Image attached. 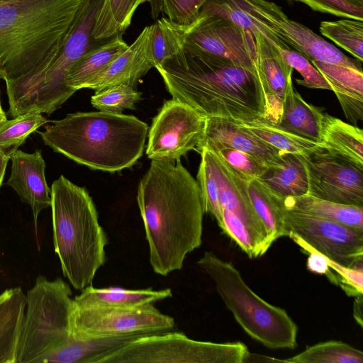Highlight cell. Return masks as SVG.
<instances>
[{
  "mask_svg": "<svg viewBox=\"0 0 363 363\" xmlns=\"http://www.w3.org/2000/svg\"><path fill=\"white\" fill-rule=\"evenodd\" d=\"M188 26L173 23L167 18L150 25V50L155 67L183 48Z\"/></svg>",
  "mask_w": 363,
  "mask_h": 363,
  "instance_id": "cell-32",
  "label": "cell"
},
{
  "mask_svg": "<svg viewBox=\"0 0 363 363\" xmlns=\"http://www.w3.org/2000/svg\"><path fill=\"white\" fill-rule=\"evenodd\" d=\"M128 47L122 35H117L89 50L80 57L69 69L65 83L72 91L84 86L101 72Z\"/></svg>",
  "mask_w": 363,
  "mask_h": 363,
  "instance_id": "cell-25",
  "label": "cell"
},
{
  "mask_svg": "<svg viewBox=\"0 0 363 363\" xmlns=\"http://www.w3.org/2000/svg\"><path fill=\"white\" fill-rule=\"evenodd\" d=\"M69 286L61 278L38 276L26 296V311L18 343L16 363H43L49 354L72 337L70 318L73 299Z\"/></svg>",
  "mask_w": 363,
  "mask_h": 363,
  "instance_id": "cell-7",
  "label": "cell"
},
{
  "mask_svg": "<svg viewBox=\"0 0 363 363\" xmlns=\"http://www.w3.org/2000/svg\"><path fill=\"white\" fill-rule=\"evenodd\" d=\"M362 294L356 296L354 302V317L358 324L362 327Z\"/></svg>",
  "mask_w": 363,
  "mask_h": 363,
  "instance_id": "cell-44",
  "label": "cell"
},
{
  "mask_svg": "<svg viewBox=\"0 0 363 363\" xmlns=\"http://www.w3.org/2000/svg\"><path fill=\"white\" fill-rule=\"evenodd\" d=\"M10 157L0 152V187L2 184L6 166Z\"/></svg>",
  "mask_w": 363,
  "mask_h": 363,
  "instance_id": "cell-45",
  "label": "cell"
},
{
  "mask_svg": "<svg viewBox=\"0 0 363 363\" xmlns=\"http://www.w3.org/2000/svg\"><path fill=\"white\" fill-rule=\"evenodd\" d=\"M203 141L219 143L246 152L268 168L279 166L284 161V154L253 135L238 123L228 119L207 118L201 143Z\"/></svg>",
  "mask_w": 363,
  "mask_h": 363,
  "instance_id": "cell-19",
  "label": "cell"
},
{
  "mask_svg": "<svg viewBox=\"0 0 363 363\" xmlns=\"http://www.w3.org/2000/svg\"><path fill=\"white\" fill-rule=\"evenodd\" d=\"M240 1L247 13L259 26L267 28L309 61L362 69V62L349 57L308 27L290 19L274 2Z\"/></svg>",
  "mask_w": 363,
  "mask_h": 363,
  "instance_id": "cell-11",
  "label": "cell"
},
{
  "mask_svg": "<svg viewBox=\"0 0 363 363\" xmlns=\"http://www.w3.org/2000/svg\"><path fill=\"white\" fill-rule=\"evenodd\" d=\"M203 152L212 169L219 192L220 204L235 215L268 248L274 241L257 216L251 202L247 182L239 177L216 153L207 147Z\"/></svg>",
  "mask_w": 363,
  "mask_h": 363,
  "instance_id": "cell-15",
  "label": "cell"
},
{
  "mask_svg": "<svg viewBox=\"0 0 363 363\" xmlns=\"http://www.w3.org/2000/svg\"><path fill=\"white\" fill-rule=\"evenodd\" d=\"M273 45L279 50L286 63L302 77L301 79H296L298 84L310 89L332 91L324 77L304 55L286 44L281 46Z\"/></svg>",
  "mask_w": 363,
  "mask_h": 363,
  "instance_id": "cell-40",
  "label": "cell"
},
{
  "mask_svg": "<svg viewBox=\"0 0 363 363\" xmlns=\"http://www.w3.org/2000/svg\"><path fill=\"white\" fill-rule=\"evenodd\" d=\"M284 223L287 237H298L316 251L344 266L363 265L362 229L284 208Z\"/></svg>",
  "mask_w": 363,
  "mask_h": 363,
  "instance_id": "cell-12",
  "label": "cell"
},
{
  "mask_svg": "<svg viewBox=\"0 0 363 363\" xmlns=\"http://www.w3.org/2000/svg\"><path fill=\"white\" fill-rule=\"evenodd\" d=\"M207 118L189 104L166 101L148 130L146 155L150 160L174 161L201 144Z\"/></svg>",
  "mask_w": 363,
  "mask_h": 363,
  "instance_id": "cell-10",
  "label": "cell"
},
{
  "mask_svg": "<svg viewBox=\"0 0 363 363\" xmlns=\"http://www.w3.org/2000/svg\"><path fill=\"white\" fill-rule=\"evenodd\" d=\"M137 202L157 274L180 270L202 243L204 211L196 179L174 161L152 160L139 182Z\"/></svg>",
  "mask_w": 363,
  "mask_h": 363,
  "instance_id": "cell-1",
  "label": "cell"
},
{
  "mask_svg": "<svg viewBox=\"0 0 363 363\" xmlns=\"http://www.w3.org/2000/svg\"><path fill=\"white\" fill-rule=\"evenodd\" d=\"M256 46L257 69L266 96V114L263 119L277 124L283 102L292 88L291 67L279 50L259 31L253 33Z\"/></svg>",
  "mask_w": 363,
  "mask_h": 363,
  "instance_id": "cell-16",
  "label": "cell"
},
{
  "mask_svg": "<svg viewBox=\"0 0 363 363\" xmlns=\"http://www.w3.org/2000/svg\"><path fill=\"white\" fill-rule=\"evenodd\" d=\"M203 147L216 153L239 177L247 182L260 178L268 169L257 159L242 151L211 141L202 142L196 151L199 152Z\"/></svg>",
  "mask_w": 363,
  "mask_h": 363,
  "instance_id": "cell-36",
  "label": "cell"
},
{
  "mask_svg": "<svg viewBox=\"0 0 363 363\" xmlns=\"http://www.w3.org/2000/svg\"><path fill=\"white\" fill-rule=\"evenodd\" d=\"M138 336L110 337L89 340L72 338L64 346L46 357L43 363H94L98 357Z\"/></svg>",
  "mask_w": 363,
  "mask_h": 363,
  "instance_id": "cell-29",
  "label": "cell"
},
{
  "mask_svg": "<svg viewBox=\"0 0 363 363\" xmlns=\"http://www.w3.org/2000/svg\"><path fill=\"white\" fill-rule=\"evenodd\" d=\"M11 170L7 185L32 210L35 225L40 213L51 206V189L45 179V161L42 151L27 153L17 150L11 156Z\"/></svg>",
  "mask_w": 363,
  "mask_h": 363,
  "instance_id": "cell-17",
  "label": "cell"
},
{
  "mask_svg": "<svg viewBox=\"0 0 363 363\" xmlns=\"http://www.w3.org/2000/svg\"><path fill=\"white\" fill-rule=\"evenodd\" d=\"M141 96L142 93L135 88L120 84L96 91L91 98V103L100 111L122 113L125 109H133Z\"/></svg>",
  "mask_w": 363,
  "mask_h": 363,
  "instance_id": "cell-39",
  "label": "cell"
},
{
  "mask_svg": "<svg viewBox=\"0 0 363 363\" xmlns=\"http://www.w3.org/2000/svg\"><path fill=\"white\" fill-rule=\"evenodd\" d=\"M147 0H105L94 28L96 40H108L122 35L131 23L138 6Z\"/></svg>",
  "mask_w": 363,
  "mask_h": 363,
  "instance_id": "cell-31",
  "label": "cell"
},
{
  "mask_svg": "<svg viewBox=\"0 0 363 363\" xmlns=\"http://www.w3.org/2000/svg\"><path fill=\"white\" fill-rule=\"evenodd\" d=\"M301 2L311 9L337 17L363 21V7L346 0H287Z\"/></svg>",
  "mask_w": 363,
  "mask_h": 363,
  "instance_id": "cell-43",
  "label": "cell"
},
{
  "mask_svg": "<svg viewBox=\"0 0 363 363\" xmlns=\"http://www.w3.org/2000/svg\"><path fill=\"white\" fill-rule=\"evenodd\" d=\"M319 30L323 36L362 62L363 21L348 18L324 21L320 23Z\"/></svg>",
  "mask_w": 363,
  "mask_h": 363,
  "instance_id": "cell-34",
  "label": "cell"
},
{
  "mask_svg": "<svg viewBox=\"0 0 363 363\" xmlns=\"http://www.w3.org/2000/svg\"><path fill=\"white\" fill-rule=\"evenodd\" d=\"M249 353L241 342L199 341L164 331L133 338L94 363H244Z\"/></svg>",
  "mask_w": 363,
  "mask_h": 363,
  "instance_id": "cell-8",
  "label": "cell"
},
{
  "mask_svg": "<svg viewBox=\"0 0 363 363\" xmlns=\"http://www.w3.org/2000/svg\"><path fill=\"white\" fill-rule=\"evenodd\" d=\"M238 123L283 154L307 157L325 150L320 143L295 135L263 118Z\"/></svg>",
  "mask_w": 363,
  "mask_h": 363,
  "instance_id": "cell-28",
  "label": "cell"
},
{
  "mask_svg": "<svg viewBox=\"0 0 363 363\" xmlns=\"http://www.w3.org/2000/svg\"><path fill=\"white\" fill-rule=\"evenodd\" d=\"M48 122L38 112H29L7 120L0 125V152L11 159L28 137Z\"/></svg>",
  "mask_w": 363,
  "mask_h": 363,
  "instance_id": "cell-35",
  "label": "cell"
},
{
  "mask_svg": "<svg viewBox=\"0 0 363 363\" xmlns=\"http://www.w3.org/2000/svg\"><path fill=\"white\" fill-rule=\"evenodd\" d=\"M50 189L55 251L63 275L74 289L82 291L106 262L107 237L84 187L60 175Z\"/></svg>",
  "mask_w": 363,
  "mask_h": 363,
  "instance_id": "cell-5",
  "label": "cell"
},
{
  "mask_svg": "<svg viewBox=\"0 0 363 363\" xmlns=\"http://www.w3.org/2000/svg\"><path fill=\"white\" fill-rule=\"evenodd\" d=\"M199 14L214 15L226 18L252 34L259 31L267 36L269 31L259 26L247 13L240 0H206Z\"/></svg>",
  "mask_w": 363,
  "mask_h": 363,
  "instance_id": "cell-38",
  "label": "cell"
},
{
  "mask_svg": "<svg viewBox=\"0 0 363 363\" xmlns=\"http://www.w3.org/2000/svg\"><path fill=\"white\" fill-rule=\"evenodd\" d=\"M324 113L319 107L307 103L293 86L285 96L279 120L275 125L320 143Z\"/></svg>",
  "mask_w": 363,
  "mask_h": 363,
  "instance_id": "cell-23",
  "label": "cell"
},
{
  "mask_svg": "<svg viewBox=\"0 0 363 363\" xmlns=\"http://www.w3.org/2000/svg\"><path fill=\"white\" fill-rule=\"evenodd\" d=\"M200 154L201 158L196 181L203 211L204 213L211 214L219 223L221 220L222 209L217 182L205 154L203 152Z\"/></svg>",
  "mask_w": 363,
  "mask_h": 363,
  "instance_id": "cell-41",
  "label": "cell"
},
{
  "mask_svg": "<svg viewBox=\"0 0 363 363\" xmlns=\"http://www.w3.org/2000/svg\"><path fill=\"white\" fill-rule=\"evenodd\" d=\"M38 131L44 144L90 169L109 172L130 168L142 157L146 123L131 115L77 112Z\"/></svg>",
  "mask_w": 363,
  "mask_h": 363,
  "instance_id": "cell-3",
  "label": "cell"
},
{
  "mask_svg": "<svg viewBox=\"0 0 363 363\" xmlns=\"http://www.w3.org/2000/svg\"><path fill=\"white\" fill-rule=\"evenodd\" d=\"M174 326V319L153 304L135 308H80L73 305L70 318L71 336L77 340L143 335L168 331Z\"/></svg>",
  "mask_w": 363,
  "mask_h": 363,
  "instance_id": "cell-9",
  "label": "cell"
},
{
  "mask_svg": "<svg viewBox=\"0 0 363 363\" xmlns=\"http://www.w3.org/2000/svg\"><path fill=\"white\" fill-rule=\"evenodd\" d=\"M336 95L347 119L356 125L363 120V72L348 67L311 62Z\"/></svg>",
  "mask_w": 363,
  "mask_h": 363,
  "instance_id": "cell-20",
  "label": "cell"
},
{
  "mask_svg": "<svg viewBox=\"0 0 363 363\" xmlns=\"http://www.w3.org/2000/svg\"><path fill=\"white\" fill-rule=\"evenodd\" d=\"M253 208L271 239L286 236L281 199L273 194L259 179L247 182Z\"/></svg>",
  "mask_w": 363,
  "mask_h": 363,
  "instance_id": "cell-30",
  "label": "cell"
},
{
  "mask_svg": "<svg viewBox=\"0 0 363 363\" xmlns=\"http://www.w3.org/2000/svg\"><path fill=\"white\" fill-rule=\"evenodd\" d=\"M82 0H0V78H20L60 51Z\"/></svg>",
  "mask_w": 363,
  "mask_h": 363,
  "instance_id": "cell-4",
  "label": "cell"
},
{
  "mask_svg": "<svg viewBox=\"0 0 363 363\" xmlns=\"http://www.w3.org/2000/svg\"><path fill=\"white\" fill-rule=\"evenodd\" d=\"M320 144L329 152L363 168V131L356 125L325 112Z\"/></svg>",
  "mask_w": 363,
  "mask_h": 363,
  "instance_id": "cell-24",
  "label": "cell"
},
{
  "mask_svg": "<svg viewBox=\"0 0 363 363\" xmlns=\"http://www.w3.org/2000/svg\"><path fill=\"white\" fill-rule=\"evenodd\" d=\"M196 264L213 281L223 303L249 336L271 349L297 346V325L286 311L255 294L230 262L206 251Z\"/></svg>",
  "mask_w": 363,
  "mask_h": 363,
  "instance_id": "cell-6",
  "label": "cell"
},
{
  "mask_svg": "<svg viewBox=\"0 0 363 363\" xmlns=\"http://www.w3.org/2000/svg\"><path fill=\"white\" fill-rule=\"evenodd\" d=\"M289 363H362L363 352L342 341L329 340L308 347L286 359Z\"/></svg>",
  "mask_w": 363,
  "mask_h": 363,
  "instance_id": "cell-33",
  "label": "cell"
},
{
  "mask_svg": "<svg viewBox=\"0 0 363 363\" xmlns=\"http://www.w3.org/2000/svg\"><path fill=\"white\" fill-rule=\"evenodd\" d=\"M353 4L363 7V0H346Z\"/></svg>",
  "mask_w": 363,
  "mask_h": 363,
  "instance_id": "cell-48",
  "label": "cell"
},
{
  "mask_svg": "<svg viewBox=\"0 0 363 363\" xmlns=\"http://www.w3.org/2000/svg\"><path fill=\"white\" fill-rule=\"evenodd\" d=\"M155 68L172 98L206 118L249 123L265 116V92L257 69L183 48Z\"/></svg>",
  "mask_w": 363,
  "mask_h": 363,
  "instance_id": "cell-2",
  "label": "cell"
},
{
  "mask_svg": "<svg viewBox=\"0 0 363 363\" xmlns=\"http://www.w3.org/2000/svg\"><path fill=\"white\" fill-rule=\"evenodd\" d=\"M26 296L21 287L0 294V363H16Z\"/></svg>",
  "mask_w": 363,
  "mask_h": 363,
  "instance_id": "cell-22",
  "label": "cell"
},
{
  "mask_svg": "<svg viewBox=\"0 0 363 363\" xmlns=\"http://www.w3.org/2000/svg\"><path fill=\"white\" fill-rule=\"evenodd\" d=\"M218 224L249 257H261L268 250L269 248L230 211L222 208L221 220Z\"/></svg>",
  "mask_w": 363,
  "mask_h": 363,
  "instance_id": "cell-37",
  "label": "cell"
},
{
  "mask_svg": "<svg viewBox=\"0 0 363 363\" xmlns=\"http://www.w3.org/2000/svg\"><path fill=\"white\" fill-rule=\"evenodd\" d=\"M286 210L363 230V207L346 205L308 194L282 199Z\"/></svg>",
  "mask_w": 363,
  "mask_h": 363,
  "instance_id": "cell-26",
  "label": "cell"
},
{
  "mask_svg": "<svg viewBox=\"0 0 363 363\" xmlns=\"http://www.w3.org/2000/svg\"><path fill=\"white\" fill-rule=\"evenodd\" d=\"M169 289L131 290L120 287H86L73 299L74 306L80 308H135L170 298Z\"/></svg>",
  "mask_w": 363,
  "mask_h": 363,
  "instance_id": "cell-21",
  "label": "cell"
},
{
  "mask_svg": "<svg viewBox=\"0 0 363 363\" xmlns=\"http://www.w3.org/2000/svg\"><path fill=\"white\" fill-rule=\"evenodd\" d=\"M259 179L282 199L308 194V177L302 155L284 154L283 163L268 168Z\"/></svg>",
  "mask_w": 363,
  "mask_h": 363,
  "instance_id": "cell-27",
  "label": "cell"
},
{
  "mask_svg": "<svg viewBox=\"0 0 363 363\" xmlns=\"http://www.w3.org/2000/svg\"><path fill=\"white\" fill-rule=\"evenodd\" d=\"M154 63L150 50V26H146L135 40L83 89L96 91L120 84L135 87Z\"/></svg>",
  "mask_w": 363,
  "mask_h": 363,
  "instance_id": "cell-18",
  "label": "cell"
},
{
  "mask_svg": "<svg viewBox=\"0 0 363 363\" xmlns=\"http://www.w3.org/2000/svg\"><path fill=\"white\" fill-rule=\"evenodd\" d=\"M206 0H160L161 12L175 23L190 25Z\"/></svg>",
  "mask_w": 363,
  "mask_h": 363,
  "instance_id": "cell-42",
  "label": "cell"
},
{
  "mask_svg": "<svg viewBox=\"0 0 363 363\" xmlns=\"http://www.w3.org/2000/svg\"><path fill=\"white\" fill-rule=\"evenodd\" d=\"M8 119L6 117V114L4 112V109L2 108L1 100H0V125H2Z\"/></svg>",
  "mask_w": 363,
  "mask_h": 363,
  "instance_id": "cell-47",
  "label": "cell"
},
{
  "mask_svg": "<svg viewBox=\"0 0 363 363\" xmlns=\"http://www.w3.org/2000/svg\"><path fill=\"white\" fill-rule=\"evenodd\" d=\"M303 161L308 195L363 207V168L326 150L303 157Z\"/></svg>",
  "mask_w": 363,
  "mask_h": 363,
  "instance_id": "cell-14",
  "label": "cell"
},
{
  "mask_svg": "<svg viewBox=\"0 0 363 363\" xmlns=\"http://www.w3.org/2000/svg\"><path fill=\"white\" fill-rule=\"evenodd\" d=\"M183 50L228 58L258 70L253 34L218 16L199 14L187 27Z\"/></svg>",
  "mask_w": 363,
  "mask_h": 363,
  "instance_id": "cell-13",
  "label": "cell"
},
{
  "mask_svg": "<svg viewBox=\"0 0 363 363\" xmlns=\"http://www.w3.org/2000/svg\"><path fill=\"white\" fill-rule=\"evenodd\" d=\"M151 7L152 17L155 19L161 13L160 0H147Z\"/></svg>",
  "mask_w": 363,
  "mask_h": 363,
  "instance_id": "cell-46",
  "label": "cell"
}]
</instances>
